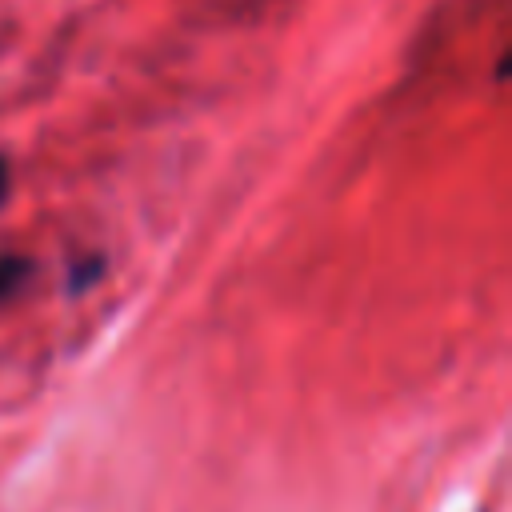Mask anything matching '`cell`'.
<instances>
[{
    "mask_svg": "<svg viewBox=\"0 0 512 512\" xmlns=\"http://www.w3.org/2000/svg\"><path fill=\"white\" fill-rule=\"evenodd\" d=\"M28 276H32V260L20 252H4L0 256V300H8Z\"/></svg>",
    "mask_w": 512,
    "mask_h": 512,
    "instance_id": "1",
    "label": "cell"
},
{
    "mask_svg": "<svg viewBox=\"0 0 512 512\" xmlns=\"http://www.w3.org/2000/svg\"><path fill=\"white\" fill-rule=\"evenodd\" d=\"M100 276H104V256H100V252L76 256L72 268H68V288H72V292H84V288H92Z\"/></svg>",
    "mask_w": 512,
    "mask_h": 512,
    "instance_id": "2",
    "label": "cell"
},
{
    "mask_svg": "<svg viewBox=\"0 0 512 512\" xmlns=\"http://www.w3.org/2000/svg\"><path fill=\"white\" fill-rule=\"evenodd\" d=\"M8 192H12V168H8V156H0V208L8 204Z\"/></svg>",
    "mask_w": 512,
    "mask_h": 512,
    "instance_id": "3",
    "label": "cell"
}]
</instances>
